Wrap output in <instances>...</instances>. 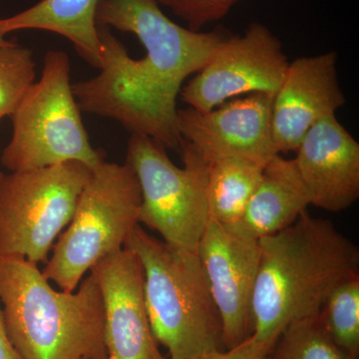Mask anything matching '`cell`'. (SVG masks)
Returning a JSON list of instances; mask_svg holds the SVG:
<instances>
[{
  "instance_id": "6da1fadb",
  "label": "cell",
  "mask_w": 359,
  "mask_h": 359,
  "mask_svg": "<svg viewBox=\"0 0 359 359\" xmlns=\"http://www.w3.org/2000/svg\"><path fill=\"white\" fill-rule=\"evenodd\" d=\"M96 22L133 33L146 50L136 60L112 33L103 35L102 65L92 80L99 102L126 121L160 128L177 126L182 85L204 67L230 35L177 25L157 0H100Z\"/></svg>"
},
{
  "instance_id": "7a4b0ae2",
  "label": "cell",
  "mask_w": 359,
  "mask_h": 359,
  "mask_svg": "<svg viewBox=\"0 0 359 359\" xmlns=\"http://www.w3.org/2000/svg\"><path fill=\"white\" fill-rule=\"evenodd\" d=\"M259 244L252 339L271 355L285 328L318 316L339 283L359 276V250L332 222L308 211Z\"/></svg>"
},
{
  "instance_id": "3957f363",
  "label": "cell",
  "mask_w": 359,
  "mask_h": 359,
  "mask_svg": "<svg viewBox=\"0 0 359 359\" xmlns=\"http://www.w3.org/2000/svg\"><path fill=\"white\" fill-rule=\"evenodd\" d=\"M0 301L7 334L21 358L108 359L102 294L92 273L77 292H58L36 264L1 259Z\"/></svg>"
},
{
  "instance_id": "277c9868",
  "label": "cell",
  "mask_w": 359,
  "mask_h": 359,
  "mask_svg": "<svg viewBox=\"0 0 359 359\" xmlns=\"http://www.w3.org/2000/svg\"><path fill=\"white\" fill-rule=\"evenodd\" d=\"M143 269V294L156 341L170 359H192L224 351L221 316L197 250L168 244L140 224L127 238Z\"/></svg>"
},
{
  "instance_id": "5b68a950",
  "label": "cell",
  "mask_w": 359,
  "mask_h": 359,
  "mask_svg": "<svg viewBox=\"0 0 359 359\" xmlns=\"http://www.w3.org/2000/svg\"><path fill=\"white\" fill-rule=\"evenodd\" d=\"M13 137L0 163L8 171L39 169L76 161L90 169L105 160V152L92 147L70 80L67 53L50 50L43 69L13 114Z\"/></svg>"
},
{
  "instance_id": "8992f818",
  "label": "cell",
  "mask_w": 359,
  "mask_h": 359,
  "mask_svg": "<svg viewBox=\"0 0 359 359\" xmlns=\"http://www.w3.org/2000/svg\"><path fill=\"white\" fill-rule=\"evenodd\" d=\"M141 189L128 164L101 162L78 199L67 230L60 233L42 275L74 292L85 273L104 257L124 249L139 223Z\"/></svg>"
},
{
  "instance_id": "52a82bcc",
  "label": "cell",
  "mask_w": 359,
  "mask_h": 359,
  "mask_svg": "<svg viewBox=\"0 0 359 359\" xmlns=\"http://www.w3.org/2000/svg\"><path fill=\"white\" fill-rule=\"evenodd\" d=\"M92 170L76 161L0 177V259L46 264Z\"/></svg>"
},
{
  "instance_id": "ba28073f",
  "label": "cell",
  "mask_w": 359,
  "mask_h": 359,
  "mask_svg": "<svg viewBox=\"0 0 359 359\" xmlns=\"http://www.w3.org/2000/svg\"><path fill=\"white\" fill-rule=\"evenodd\" d=\"M184 167L176 166L150 137L131 134L126 164L141 189L139 223L157 231L175 247L197 250L210 221L207 199L208 163L182 141Z\"/></svg>"
},
{
  "instance_id": "9c48e42d",
  "label": "cell",
  "mask_w": 359,
  "mask_h": 359,
  "mask_svg": "<svg viewBox=\"0 0 359 359\" xmlns=\"http://www.w3.org/2000/svg\"><path fill=\"white\" fill-rule=\"evenodd\" d=\"M289 65L280 39L266 25L252 22L242 35H229L180 93L199 111L241 95L275 96Z\"/></svg>"
},
{
  "instance_id": "30bf717a",
  "label": "cell",
  "mask_w": 359,
  "mask_h": 359,
  "mask_svg": "<svg viewBox=\"0 0 359 359\" xmlns=\"http://www.w3.org/2000/svg\"><path fill=\"white\" fill-rule=\"evenodd\" d=\"M221 316L224 344L233 348L252 337L250 302L259 269V240L210 219L197 249Z\"/></svg>"
},
{
  "instance_id": "8fae6325",
  "label": "cell",
  "mask_w": 359,
  "mask_h": 359,
  "mask_svg": "<svg viewBox=\"0 0 359 359\" xmlns=\"http://www.w3.org/2000/svg\"><path fill=\"white\" fill-rule=\"evenodd\" d=\"M273 96L250 94L209 111L178 109L182 139L207 163L238 157L266 165L278 155L271 131Z\"/></svg>"
},
{
  "instance_id": "7c38bea8",
  "label": "cell",
  "mask_w": 359,
  "mask_h": 359,
  "mask_svg": "<svg viewBox=\"0 0 359 359\" xmlns=\"http://www.w3.org/2000/svg\"><path fill=\"white\" fill-rule=\"evenodd\" d=\"M104 304L108 359H170L158 348L143 294V269L132 250H120L91 269Z\"/></svg>"
},
{
  "instance_id": "4fadbf2b",
  "label": "cell",
  "mask_w": 359,
  "mask_h": 359,
  "mask_svg": "<svg viewBox=\"0 0 359 359\" xmlns=\"http://www.w3.org/2000/svg\"><path fill=\"white\" fill-rule=\"evenodd\" d=\"M337 62L334 51L290 62L271 110V131L278 154L297 151L313 125L335 115L346 104Z\"/></svg>"
},
{
  "instance_id": "5bb4252c",
  "label": "cell",
  "mask_w": 359,
  "mask_h": 359,
  "mask_svg": "<svg viewBox=\"0 0 359 359\" xmlns=\"http://www.w3.org/2000/svg\"><path fill=\"white\" fill-rule=\"evenodd\" d=\"M294 161L311 205L340 212L358 201L359 144L335 115L311 127Z\"/></svg>"
},
{
  "instance_id": "9a60e30c",
  "label": "cell",
  "mask_w": 359,
  "mask_h": 359,
  "mask_svg": "<svg viewBox=\"0 0 359 359\" xmlns=\"http://www.w3.org/2000/svg\"><path fill=\"white\" fill-rule=\"evenodd\" d=\"M309 205L308 193L294 159L278 154L264 167L240 223L230 228L259 240L292 226Z\"/></svg>"
},
{
  "instance_id": "2e32d148",
  "label": "cell",
  "mask_w": 359,
  "mask_h": 359,
  "mask_svg": "<svg viewBox=\"0 0 359 359\" xmlns=\"http://www.w3.org/2000/svg\"><path fill=\"white\" fill-rule=\"evenodd\" d=\"M100 0H40L35 4L0 20V34L25 29L56 33L69 40L80 57L88 65L100 68L102 45L96 22Z\"/></svg>"
},
{
  "instance_id": "e0dca14e",
  "label": "cell",
  "mask_w": 359,
  "mask_h": 359,
  "mask_svg": "<svg viewBox=\"0 0 359 359\" xmlns=\"http://www.w3.org/2000/svg\"><path fill=\"white\" fill-rule=\"evenodd\" d=\"M264 166L238 157L221 158L208 163L210 219L226 226L240 223Z\"/></svg>"
},
{
  "instance_id": "ac0fdd59",
  "label": "cell",
  "mask_w": 359,
  "mask_h": 359,
  "mask_svg": "<svg viewBox=\"0 0 359 359\" xmlns=\"http://www.w3.org/2000/svg\"><path fill=\"white\" fill-rule=\"evenodd\" d=\"M318 318L344 351L359 356V276L339 283L323 304Z\"/></svg>"
},
{
  "instance_id": "d6986e66",
  "label": "cell",
  "mask_w": 359,
  "mask_h": 359,
  "mask_svg": "<svg viewBox=\"0 0 359 359\" xmlns=\"http://www.w3.org/2000/svg\"><path fill=\"white\" fill-rule=\"evenodd\" d=\"M269 359H356L332 339L318 316L295 321L276 340Z\"/></svg>"
},
{
  "instance_id": "ffe728a7",
  "label": "cell",
  "mask_w": 359,
  "mask_h": 359,
  "mask_svg": "<svg viewBox=\"0 0 359 359\" xmlns=\"http://www.w3.org/2000/svg\"><path fill=\"white\" fill-rule=\"evenodd\" d=\"M35 78L36 63L30 49L13 41L0 47V121L13 114Z\"/></svg>"
},
{
  "instance_id": "44dd1931",
  "label": "cell",
  "mask_w": 359,
  "mask_h": 359,
  "mask_svg": "<svg viewBox=\"0 0 359 359\" xmlns=\"http://www.w3.org/2000/svg\"><path fill=\"white\" fill-rule=\"evenodd\" d=\"M185 21L194 32H202L210 23L223 20L238 0H157Z\"/></svg>"
},
{
  "instance_id": "7402d4cb",
  "label": "cell",
  "mask_w": 359,
  "mask_h": 359,
  "mask_svg": "<svg viewBox=\"0 0 359 359\" xmlns=\"http://www.w3.org/2000/svg\"><path fill=\"white\" fill-rule=\"evenodd\" d=\"M192 359H269V354L257 346L250 337L233 348L215 351Z\"/></svg>"
},
{
  "instance_id": "603a6c76",
  "label": "cell",
  "mask_w": 359,
  "mask_h": 359,
  "mask_svg": "<svg viewBox=\"0 0 359 359\" xmlns=\"http://www.w3.org/2000/svg\"><path fill=\"white\" fill-rule=\"evenodd\" d=\"M0 359H22L7 334L1 309H0Z\"/></svg>"
},
{
  "instance_id": "cb8c5ba5",
  "label": "cell",
  "mask_w": 359,
  "mask_h": 359,
  "mask_svg": "<svg viewBox=\"0 0 359 359\" xmlns=\"http://www.w3.org/2000/svg\"><path fill=\"white\" fill-rule=\"evenodd\" d=\"M11 42L13 41L4 39V35L0 34V47L6 46V45L11 44Z\"/></svg>"
},
{
  "instance_id": "d4e9b609",
  "label": "cell",
  "mask_w": 359,
  "mask_h": 359,
  "mask_svg": "<svg viewBox=\"0 0 359 359\" xmlns=\"http://www.w3.org/2000/svg\"><path fill=\"white\" fill-rule=\"evenodd\" d=\"M4 174V173H1V172H0V177H1V175Z\"/></svg>"
}]
</instances>
